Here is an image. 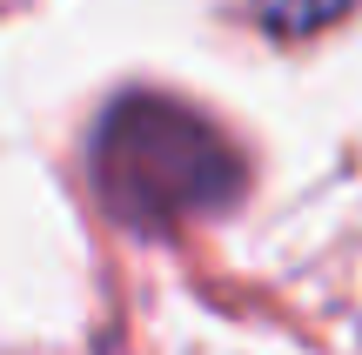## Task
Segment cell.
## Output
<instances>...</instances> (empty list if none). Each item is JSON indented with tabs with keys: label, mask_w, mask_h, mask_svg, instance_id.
<instances>
[{
	"label": "cell",
	"mask_w": 362,
	"mask_h": 355,
	"mask_svg": "<svg viewBox=\"0 0 362 355\" xmlns=\"http://www.w3.org/2000/svg\"><path fill=\"white\" fill-rule=\"evenodd\" d=\"M88 174L121 228L208 222L248 188L228 128L175 94H115L88 134Z\"/></svg>",
	"instance_id": "6da1fadb"
},
{
	"label": "cell",
	"mask_w": 362,
	"mask_h": 355,
	"mask_svg": "<svg viewBox=\"0 0 362 355\" xmlns=\"http://www.w3.org/2000/svg\"><path fill=\"white\" fill-rule=\"evenodd\" d=\"M356 0H255V20L269 27L275 40H302V34H322L349 13Z\"/></svg>",
	"instance_id": "7a4b0ae2"
}]
</instances>
